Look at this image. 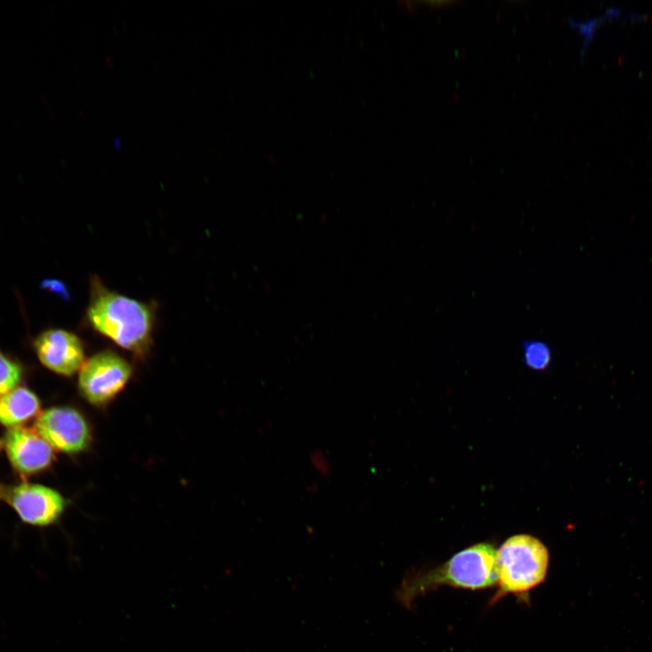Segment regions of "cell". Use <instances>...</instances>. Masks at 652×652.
Masks as SVG:
<instances>
[{"instance_id": "obj_1", "label": "cell", "mask_w": 652, "mask_h": 652, "mask_svg": "<svg viewBox=\"0 0 652 652\" xmlns=\"http://www.w3.org/2000/svg\"><path fill=\"white\" fill-rule=\"evenodd\" d=\"M86 316L94 331L118 346L138 357L149 353L154 326L150 305L108 289L93 276Z\"/></svg>"}, {"instance_id": "obj_2", "label": "cell", "mask_w": 652, "mask_h": 652, "mask_svg": "<svg viewBox=\"0 0 652 652\" xmlns=\"http://www.w3.org/2000/svg\"><path fill=\"white\" fill-rule=\"evenodd\" d=\"M496 583V551L482 542L460 551L437 567L410 574L400 584L397 597L410 609L416 598L440 586L484 590Z\"/></svg>"}, {"instance_id": "obj_3", "label": "cell", "mask_w": 652, "mask_h": 652, "mask_svg": "<svg viewBox=\"0 0 652 652\" xmlns=\"http://www.w3.org/2000/svg\"><path fill=\"white\" fill-rule=\"evenodd\" d=\"M549 552L537 538L518 534L507 539L496 551L498 590L491 603L513 594L528 599V593L547 575Z\"/></svg>"}, {"instance_id": "obj_4", "label": "cell", "mask_w": 652, "mask_h": 652, "mask_svg": "<svg viewBox=\"0 0 652 652\" xmlns=\"http://www.w3.org/2000/svg\"><path fill=\"white\" fill-rule=\"evenodd\" d=\"M132 374L131 365L110 350L88 359L80 369L78 386L83 398L94 406H104L127 385Z\"/></svg>"}, {"instance_id": "obj_5", "label": "cell", "mask_w": 652, "mask_h": 652, "mask_svg": "<svg viewBox=\"0 0 652 652\" xmlns=\"http://www.w3.org/2000/svg\"><path fill=\"white\" fill-rule=\"evenodd\" d=\"M34 429L53 449L66 454L80 453L91 443V430L86 419L70 407L44 410L37 417Z\"/></svg>"}, {"instance_id": "obj_6", "label": "cell", "mask_w": 652, "mask_h": 652, "mask_svg": "<svg viewBox=\"0 0 652 652\" xmlns=\"http://www.w3.org/2000/svg\"><path fill=\"white\" fill-rule=\"evenodd\" d=\"M0 494L24 523L34 526L54 523L65 508L62 494L42 484L22 483L2 489Z\"/></svg>"}, {"instance_id": "obj_7", "label": "cell", "mask_w": 652, "mask_h": 652, "mask_svg": "<svg viewBox=\"0 0 652 652\" xmlns=\"http://www.w3.org/2000/svg\"><path fill=\"white\" fill-rule=\"evenodd\" d=\"M0 445L12 467L23 476L41 473L54 461L53 448L35 429L22 427L9 428L1 438Z\"/></svg>"}, {"instance_id": "obj_8", "label": "cell", "mask_w": 652, "mask_h": 652, "mask_svg": "<svg viewBox=\"0 0 652 652\" xmlns=\"http://www.w3.org/2000/svg\"><path fill=\"white\" fill-rule=\"evenodd\" d=\"M34 346L41 363L62 376L73 375L85 362L82 340L66 330L44 331L35 339Z\"/></svg>"}, {"instance_id": "obj_9", "label": "cell", "mask_w": 652, "mask_h": 652, "mask_svg": "<svg viewBox=\"0 0 652 652\" xmlns=\"http://www.w3.org/2000/svg\"><path fill=\"white\" fill-rule=\"evenodd\" d=\"M40 400L30 389L17 387L0 398V424L9 428L21 427L29 419L38 417Z\"/></svg>"}, {"instance_id": "obj_10", "label": "cell", "mask_w": 652, "mask_h": 652, "mask_svg": "<svg viewBox=\"0 0 652 652\" xmlns=\"http://www.w3.org/2000/svg\"><path fill=\"white\" fill-rule=\"evenodd\" d=\"M22 377L21 365L0 350V398L16 388Z\"/></svg>"}, {"instance_id": "obj_11", "label": "cell", "mask_w": 652, "mask_h": 652, "mask_svg": "<svg viewBox=\"0 0 652 652\" xmlns=\"http://www.w3.org/2000/svg\"><path fill=\"white\" fill-rule=\"evenodd\" d=\"M523 360L532 369H545L551 360V349L542 340H529L523 343Z\"/></svg>"}]
</instances>
